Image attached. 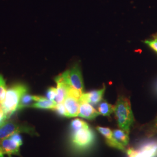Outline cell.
Here are the masks:
<instances>
[{
	"instance_id": "cell-8",
	"label": "cell",
	"mask_w": 157,
	"mask_h": 157,
	"mask_svg": "<svg viewBox=\"0 0 157 157\" xmlns=\"http://www.w3.org/2000/svg\"><path fill=\"white\" fill-rule=\"evenodd\" d=\"M105 91V87L100 90L92 91L87 93H83L81 95L79 101L80 102H86L91 104H97L100 102L102 99L104 93Z\"/></svg>"
},
{
	"instance_id": "cell-12",
	"label": "cell",
	"mask_w": 157,
	"mask_h": 157,
	"mask_svg": "<svg viewBox=\"0 0 157 157\" xmlns=\"http://www.w3.org/2000/svg\"><path fill=\"white\" fill-rule=\"evenodd\" d=\"M138 150L142 157H157V140L146 141Z\"/></svg>"
},
{
	"instance_id": "cell-17",
	"label": "cell",
	"mask_w": 157,
	"mask_h": 157,
	"mask_svg": "<svg viewBox=\"0 0 157 157\" xmlns=\"http://www.w3.org/2000/svg\"><path fill=\"white\" fill-rule=\"evenodd\" d=\"M6 82L3 77L0 75V104L2 105L5 100L6 94Z\"/></svg>"
},
{
	"instance_id": "cell-24",
	"label": "cell",
	"mask_w": 157,
	"mask_h": 157,
	"mask_svg": "<svg viewBox=\"0 0 157 157\" xmlns=\"http://www.w3.org/2000/svg\"><path fill=\"white\" fill-rule=\"evenodd\" d=\"M11 139H12L15 142L17 143L19 146H21L22 144V137L20 136L19 133H15L13 135H12L10 137Z\"/></svg>"
},
{
	"instance_id": "cell-22",
	"label": "cell",
	"mask_w": 157,
	"mask_h": 157,
	"mask_svg": "<svg viewBox=\"0 0 157 157\" xmlns=\"http://www.w3.org/2000/svg\"><path fill=\"white\" fill-rule=\"evenodd\" d=\"M57 94V90L54 87L49 88L47 92V97L48 100L54 101Z\"/></svg>"
},
{
	"instance_id": "cell-18",
	"label": "cell",
	"mask_w": 157,
	"mask_h": 157,
	"mask_svg": "<svg viewBox=\"0 0 157 157\" xmlns=\"http://www.w3.org/2000/svg\"><path fill=\"white\" fill-rule=\"evenodd\" d=\"M32 101H34V95H29L25 94L21 98L19 108H22L24 106H27Z\"/></svg>"
},
{
	"instance_id": "cell-20",
	"label": "cell",
	"mask_w": 157,
	"mask_h": 157,
	"mask_svg": "<svg viewBox=\"0 0 157 157\" xmlns=\"http://www.w3.org/2000/svg\"><path fill=\"white\" fill-rule=\"evenodd\" d=\"M55 111H56L58 114L60 115H62L63 117H68V114H67V111L66 109V108L65 107L63 103H59L56 104V107L54 109Z\"/></svg>"
},
{
	"instance_id": "cell-1",
	"label": "cell",
	"mask_w": 157,
	"mask_h": 157,
	"mask_svg": "<svg viewBox=\"0 0 157 157\" xmlns=\"http://www.w3.org/2000/svg\"><path fill=\"white\" fill-rule=\"evenodd\" d=\"M114 113L118 126L129 134L130 128L134 122V118L128 98L123 95L119 96L115 105Z\"/></svg>"
},
{
	"instance_id": "cell-3",
	"label": "cell",
	"mask_w": 157,
	"mask_h": 157,
	"mask_svg": "<svg viewBox=\"0 0 157 157\" xmlns=\"http://www.w3.org/2000/svg\"><path fill=\"white\" fill-rule=\"evenodd\" d=\"M26 133L30 135L35 133L33 128L26 124H17L13 121L6 120L0 125V140L8 138L13 134Z\"/></svg>"
},
{
	"instance_id": "cell-9",
	"label": "cell",
	"mask_w": 157,
	"mask_h": 157,
	"mask_svg": "<svg viewBox=\"0 0 157 157\" xmlns=\"http://www.w3.org/2000/svg\"><path fill=\"white\" fill-rule=\"evenodd\" d=\"M20 146L10 137L0 140V147L4 154L11 157L12 155H19Z\"/></svg>"
},
{
	"instance_id": "cell-27",
	"label": "cell",
	"mask_w": 157,
	"mask_h": 157,
	"mask_svg": "<svg viewBox=\"0 0 157 157\" xmlns=\"http://www.w3.org/2000/svg\"><path fill=\"white\" fill-rule=\"evenodd\" d=\"M154 90H155V92L157 94V82L155 84V87H154Z\"/></svg>"
},
{
	"instance_id": "cell-2",
	"label": "cell",
	"mask_w": 157,
	"mask_h": 157,
	"mask_svg": "<svg viewBox=\"0 0 157 157\" xmlns=\"http://www.w3.org/2000/svg\"><path fill=\"white\" fill-rule=\"evenodd\" d=\"M28 92V88L24 84H14L7 90L5 100L1 106L8 119L19 107L23 95Z\"/></svg>"
},
{
	"instance_id": "cell-6",
	"label": "cell",
	"mask_w": 157,
	"mask_h": 157,
	"mask_svg": "<svg viewBox=\"0 0 157 157\" xmlns=\"http://www.w3.org/2000/svg\"><path fill=\"white\" fill-rule=\"evenodd\" d=\"M97 129L101 135H103L105 137L107 144L108 146L117 148L122 151L126 152L124 146L115 139V137L113 136V132L110 129L108 128L98 126L97 127Z\"/></svg>"
},
{
	"instance_id": "cell-23",
	"label": "cell",
	"mask_w": 157,
	"mask_h": 157,
	"mask_svg": "<svg viewBox=\"0 0 157 157\" xmlns=\"http://www.w3.org/2000/svg\"><path fill=\"white\" fill-rule=\"evenodd\" d=\"M129 157H142L139 150H136L133 148H129L126 151Z\"/></svg>"
},
{
	"instance_id": "cell-10",
	"label": "cell",
	"mask_w": 157,
	"mask_h": 157,
	"mask_svg": "<svg viewBox=\"0 0 157 157\" xmlns=\"http://www.w3.org/2000/svg\"><path fill=\"white\" fill-rule=\"evenodd\" d=\"M67 111L68 117H75L78 115L80 101L73 96L68 95L63 102Z\"/></svg>"
},
{
	"instance_id": "cell-21",
	"label": "cell",
	"mask_w": 157,
	"mask_h": 157,
	"mask_svg": "<svg viewBox=\"0 0 157 157\" xmlns=\"http://www.w3.org/2000/svg\"><path fill=\"white\" fill-rule=\"evenodd\" d=\"M144 43L157 53V34L154 36L152 39L146 40Z\"/></svg>"
},
{
	"instance_id": "cell-16",
	"label": "cell",
	"mask_w": 157,
	"mask_h": 157,
	"mask_svg": "<svg viewBox=\"0 0 157 157\" xmlns=\"http://www.w3.org/2000/svg\"><path fill=\"white\" fill-rule=\"evenodd\" d=\"M89 128L88 124L83 121L76 119H74L71 122V128L73 131H77L80 129Z\"/></svg>"
},
{
	"instance_id": "cell-7",
	"label": "cell",
	"mask_w": 157,
	"mask_h": 157,
	"mask_svg": "<svg viewBox=\"0 0 157 157\" xmlns=\"http://www.w3.org/2000/svg\"><path fill=\"white\" fill-rule=\"evenodd\" d=\"M57 84V94L54 101L57 103H62L68 95V91L70 86L63 80L61 75H59L55 78Z\"/></svg>"
},
{
	"instance_id": "cell-25",
	"label": "cell",
	"mask_w": 157,
	"mask_h": 157,
	"mask_svg": "<svg viewBox=\"0 0 157 157\" xmlns=\"http://www.w3.org/2000/svg\"><path fill=\"white\" fill-rule=\"evenodd\" d=\"M6 120H7V119L6 118L4 111L2 109V107L1 106V105L0 104V125H1Z\"/></svg>"
},
{
	"instance_id": "cell-11",
	"label": "cell",
	"mask_w": 157,
	"mask_h": 157,
	"mask_svg": "<svg viewBox=\"0 0 157 157\" xmlns=\"http://www.w3.org/2000/svg\"><path fill=\"white\" fill-rule=\"evenodd\" d=\"M100 115V114L98 111H96L89 103L86 102H80L78 115L79 117L89 120H91L95 119Z\"/></svg>"
},
{
	"instance_id": "cell-19",
	"label": "cell",
	"mask_w": 157,
	"mask_h": 157,
	"mask_svg": "<svg viewBox=\"0 0 157 157\" xmlns=\"http://www.w3.org/2000/svg\"><path fill=\"white\" fill-rule=\"evenodd\" d=\"M156 134H157V118L154 120L153 123L150 125V127L146 132V135L148 137H152Z\"/></svg>"
},
{
	"instance_id": "cell-4",
	"label": "cell",
	"mask_w": 157,
	"mask_h": 157,
	"mask_svg": "<svg viewBox=\"0 0 157 157\" xmlns=\"http://www.w3.org/2000/svg\"><path fill=\"white\" fill-rule=\"evenodd\" d=\"M64 82L70 87L84 93V84L80 69L78 65L61 75Z\"/></svg>"
},
{
	"instance_id": "cell-13",
	"label": "cell",
	"mask_w": 157,
	"mask_h": 157,
	"mask_svg": "<svg viewBox=\"0 0 157 157\" xmlns=\"http://www.w3.org/2000/svg\"><path fill=\"white\" fill-rule=\"evenodd\" d=\"M56 104L57 103L55 101L50 100L48 98L44 97L43 100L34 103L32 107L39 109H48L54 110L56 107Z\"/></svg>"
},
{
	"instance_id": "cell-15",
	"label": "cell",
	"mask_w": 157,
	"mask_h": 157,
	"mask_svg": "<svg viewBox=\"0 0 157 157\" xmlns=\"http://www.w3.org/2000/svg\"><path fill=\"white\" fill-rule=\"evenodd\" d=\"M114 109L115 106H113L105 101H102L98 108V111L100 114L106 117L110 116L112 113L114 112Z\"/></svg>"
},
{
	"instance_id": "cell-26",
	"label": "cell",
	"mask_w": 157,
	"mask_h": 157,
	"mask_svg": "<svg viewBox=\"0 0 157 157\" xmlns=\"http://www.w3.org/2000/svg\"><path fill=\"white\" fill-rule=\"evenodd\" d=\"M0 157H4V152L0 147Z\"/></svg>"
},
{
	"instance_id": "cell-5",
	"label": "cell",
	"mask_w": 157,
	"mask_h": 157,
	"mask_svg": "<svg viewBox=\"0 0 157 157\" xmlns=\"http://www.w3.org/2000/svg\"><path fill=\"white\" fill-rule=\"evenodd\" d=\"M72 140L75 147L80 149L89 147L94 140V134L89 128L75 131Z\"/></svg>"
},
{
	"instance_id": "cell-14",
	"label": "cell",
	"mask_w": 157,
	"mask_h": 157,
	"mask_svg": "<svg viewBox=\"0 0 157 157\" xmlns=\"http://www.w3.org/2000/svg\"><path fill=\"white\" fill-rule=\"evenodd\" d=\"M113 136L115 139L122 143L124 146H127L129 143V134L122 129H117L113 132Z\"/></svg>"
}]
</instances>
